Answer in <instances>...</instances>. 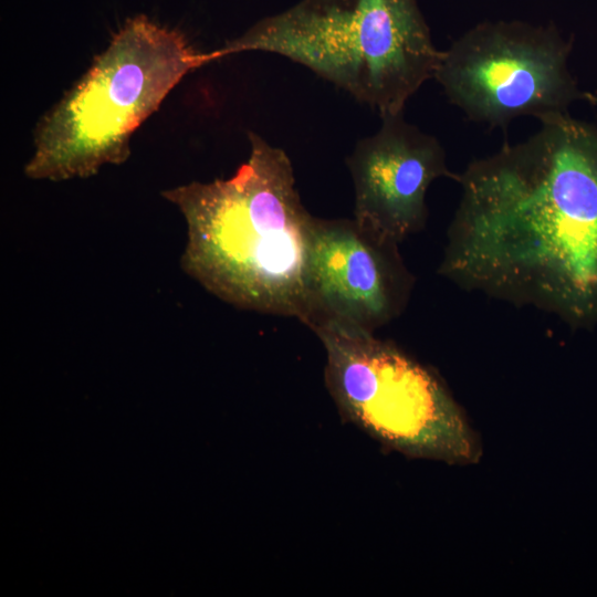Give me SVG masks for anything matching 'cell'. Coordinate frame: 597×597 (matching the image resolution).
Segmentation results:
<instances>
[{
    "mask_svg": "<svg viewBox=\"0 0 597 597\" xmlns=\"http://www.w3.org/2000/svg\"><path fill=\"white\" fill-rule=\"evenodd\" d=\"M457 174L438 273L467 291L597 324V126L568 112Z\"/></svg>",
    "mask_w": 597,
    "mask_h": 597,
    "instance_id": "1",
    "label": "cell"
},
{
    "mask_svg": "<svg viewBox=\"0 0 597 597\" xmlns=\"http://www.w3.org/2000/svg\"><path fill=\"white\" fill-rule=\"evenodd\" d=\"M209 62L182 32L143 14L128 19L39 121L25 176L62 181L123 164L133 133L186 74Z\"/></svg>",
    "mask_w": 597,
    "mask_h": 597,
    "instance_id": "4",
    "label": "cell"
},
{
    "mask_svg": "<svg viewBox=\"0 0 597 597\" xmlns=\"http://www.w3.org/2000/svg\"><path fill=\"white\" fill-rule=\"evenodd\" d=\"M282 55L343 88L380 117L404 114L434 78L443 51L416 0H302L209 53Z\"/></svg>",
    "mask_w": 597,
    "mask_h": 597,
    "instance_id": "3",
    "label": "cell"
},
{
    "mask_svg": "<svg viewBox=\"0 0 597 597\" xmlns=\"http://www.w3.org/2000/svg\"><path fill=\"white\" fill-rule=\"evenodd\" d=\"M570 50L554 27L483 22L443 51L434 80L473 122L505 127L520 116L541 121L583 100L568 69Z\"/></svg>",
    "mask_w": 597,
    "mask_h": 597,
    "instance_id": "6",
    "label": "cell"
},
{
    "mask_svg": "<svg viewBox=\"0 0 597 597\" xmlns=\"http://www.w3.org/2000/svg\"><path fill=\"white\" fill-rule=\"evenodd\" d=\"M325 386L344 422L415 459L476 462L481 446L440 377L391 342L332 321L312 327Z\"/></svg>",
    "mask_w": 597,
    "mask_h": 597,
    "instance_id": "5",
    "label": "cell"
},
{
    "mask_svg": "<svg viewBox=\"0 0 597 597\" xmlns=\"http://www.w3.org/2000/svg\"><path fill=\"white\" fill-rule=\"evenodd\" d=\"M398 245L354 218L313 217L306 326L332 321L375 333L398 317L415 284Z\"/></svg>",
    "mask_w": 597,
    "mask_h": 597,
    "instance_id": "7",
    "label": "cell"
},
{
    "mask_svg": "<svg viewBox=\"0 0 597 597\" xmlns=\"http://www.w3.org/2000/svg\"><path fill=\"white\" fill-rule=\"evenodd\" d=\"M355 189L354 219L398 243L426 226V195L438 178L455 180L440 142L404 114L381 118L347 159Z\"/></svg>",
    "mask_w": 597,
    "mask_h": 597,
    "instance_id": "8",
    "label": "cell"
},
{
    "mask_svg": "<svg viewBox=\"0 0 597 597\" xmlns=\"http://www.w3.org/2000/svg\"><path fill=\"white\" fill-rule=\"evenodd\" d=\"M583 100L587 101L591 105L597 106V95L596 94H593V93H589V92H584Z\"/></svg>",
    "mask_w": 597,
    "mask_h": 597,
    "instance_id": "9",
    "label": "cell"
},
{
    "mask_svg": "<svg viewBox=\"0 0 597 597\" xmlns=\"http://www.w3.org/2000/svg\"><path fill=\"white\" fill-rule=\"evenodd\" d=\"M248 136L249 157L231 177L161 192L187 223L181 268L227 303L306 325L313 216L286 153Z\"/></svg>",
    "mask_w": 597,
    "mask_h": 597,
    "instance_id": "2",
    "label": "cell"
}]
</instances>
